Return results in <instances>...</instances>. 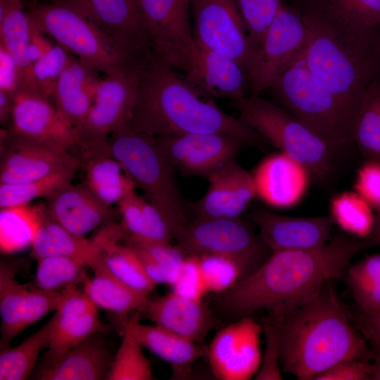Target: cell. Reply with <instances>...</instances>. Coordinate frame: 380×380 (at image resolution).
Segmentation results:
<instances>
[{
  "label": "cell",
  "mask_w": 380,
  "mask_h": 380,
  "mask_svg": "<svg viewBox=\"0 0 380 380\" xmlns=\"http://www.w3.org/2000/svg\"><path fill=\"white\" fill-rule=\"evenodd\" d=\"M27 13L42 32L103 75L150 60L129 56L82 13L59 0L51 4H32Z\"/></svg>",
  "instance_id": "cell-8"
},
{
  "label": "cell",
  "mask_w": 380,
  "mask_h": 380,
  "mask_svg": "<svg viewBox=\"0 0 380 380\" xmlns=\"http://www.w3.org/2000/svg\"><path fill=\"white\" fill-rule=\"evenodd\" d=\"M368 238L373 241L375 246H380V210L376 211L374 214L372 231Z\"/></svg>",
  "instance_id": "cell-59"
},
{
  "label": "cell",
  "mask_w": 380,
  "mask_h": 380,
  "mask_svg": "<svg viewBox=\"0 0 380 380\" xmlns=\"http://www.w3.org/2000/svg\"><path fill=\"white\" fill-rule=\"evenodd\" d=\"M331 281L304 304L274 315L280 329L281 367L297 379H315L341 361L370 362L374 356V350L350 324Z\"/></svg>",
  "instance_id": "cell-4"
},
{
  "label": "cell",
  "mask_w": 380,
  "mask_h": 380,
  "mask_svg": "<svg viewBox=\"0 0 380 380\" xmlns=\"http://www.w3.org/2000/svg\"><path fill=\"white\" fill-rule=\"evenodd\" d=\"M259 234L274 251L310 250L329 241L334 224L330 215L303 217L283 215L256 208L248 215Z\"/></svg>",
  "instance_id": "cell-20"
},
{
  "label": "cell",
  "mask_w": 380,
  "mask_h": 380,
  "mask_svg": "<svg viewBox=\"0 0 380 380\" xmlns=\"http://www.w3.org/2000/svg\"><path fill=\"white\" fill-rule=\"evenodd\" d=\"M354 327L364 336L374 351H380V310L354 315Z\"/></svg>",
  "instance_id": "cell-55"
},
{
  "label": "cell",
  "mask_w": 380,
  "mask_h": 380,
  "mask_svg": "<svg viewBox=\"0 0 380 380\" xmlns=\"http://www.w3.org/2000/svg\"><path fill=\"white\" fill-rule=\"evenodd\" d=\"M256 196L252 174L236 160L230 163V189L225 218H238Z\"/></svg>",
  "instance_id": "cell-46"
},
{
  "label": "cell",
  "mask_w": 380,
  "mask_h": 380,
  "mask_svg": "<svg viewBox=\"0 0 380 380\" xmlns=\"http://www.w3.org/2000/svg\"><path fill=\"white\" fill-rule=\"evenodd\" d=\"M272 101L336 149L353 142L355 119L298 59L270 89Z\"/></svg>",
  "instance_id": "cell-6"
},
{
  "label": "cell",
  "mask_w": 380,
  "mask_h": 380,
  "mask_svg": "<svg viewBox=\"0 0 380 380\" xmlns=\"http://www.w3.org/2000/svg\"><path fill=\"white\" fill-rule=\"evenodd\" d=\"M134 249L148 275L156 284L172 285L188 255L172 242H155L126 236L122 240Z\"/></svg>",
  "instance_id": "cell-35"
},
{
  "label": "cell",
  "mask_w": 380,
  "mask_h": 380,
  "mask_svg": "<svg viewBox=\"0 0 380 380\" xmlns=\"http://www.w3.org/2000/svg\"><path fill=\"white\" fill-rule=\"evenodd\" d=\"M1 135L0 184L25 183L80 164L64 148L19 137L5 129Z\"/></svg>",
  "instance_id": "cell-17"
},
{
  "label": "cell",
  "mask_w": 380,
  "mask_h": 380,
  "mask_svg": "<svg viewBox=\"0 0 380 380\" xmlns=\"http://www.w3.org/2000/svg\"><path fill=\"white\" fill-rule=\"evenodd\" d=\"M46 35L30 19L28 53L32 63L47 53L54 46Z\"/></svg>",
  "instance_id": "cell-57"
},
{
  "label": "cell",
  "mask_w": 380,
  "mask_h": 380,
  "mask_svg": "<svg viewBox=\"0 0 380 380\" xmlns=\"http://www.w3.org/2000/svg\"><path fill=\"white\" fill-rule=\"evenodd\" d=\"M354 189L372 208L380 210V161L366 160L357 170Z\"/></svg>",
  "instance_id": "cell-49"
},
{
  "label": "cell",
  "mask_w": 380,
  "mask_h": 380,
  "mask_svg": "<svg viewBox=\"0 0 380 380\" xmlns=\"http://www.w3.org/2000/svg\"><path fill=\"white\" fill-rule=\"evenodd\" d=\"M174 240L188 255L216 254L234 260L242 270V279L272 253L260 234L241 217L193 218L179 229Z\"/></svg>",
  "instance_id": "cell-9"
},
{
  "label": "cell",
  "mask_w": 380,
  "mask_h": 380,
  "mask_svg": "<svg viewBox=\"0 0 380 380\" xmlns=\"http://www.w3.org/2000/svg\"><path fill=\"white\" fill-rule=\"evenodd\" d=\"M80 164L64 167L44 177L28 182L0 184V207L27 203L35 198H46L58 189L71 182Z\"/></svg>",
  "instance_id": "cell-39"
},
{
  "label": "cell",
  "mask_w": 380,
  "mask_h": 380,
  "mask_svg": "<svg viewBox=\"0 0 380 380\" xmlns=\"http://www.w3.org/2000/svg\"><path fill=\"white\" fill-rule=\"evenodd\" d=\"M108 139H80L74 154L84 173V186L101 202L118 204L135 184L111 156Z\"/></svg>",
  "instance_id": "cell-23"
},
{
  "label": "cell",
  "mask_w": 380,
  "mask_h": 380,
  "mask_svg": "<svg viewBox=\"0 0 380 380\" xmlns=\"http://www.w3.org/2000/svg\"><path fill=\"white\" fill-rule=\"evenodd\" d=\"M15 94L0 91V122L11 127L12 113Z\"/></svg>",
  "instance_id": "cell-58"
},
{
  "label": "cell",
  "mask_w": 380,
  "mask_h": 380,
  "mask_svg": "<svg viewBox=\"0 0 380 380\" xmlns=\"http://www.w3.org/2000/svg\"><path fill=\"white\" fill-rule=\"evenodd\" d=\"M0 3L4 8L0 13V44L11 53L18 66L20 89L27 90L32 65L28 53V13L23 8V0H0Z\"/></svg>",
  "instance_id": "cell-34"
},
{
  "label": "cell",
  "mask_w": 380,
  "mask_h": 380,
  "mask_svg": "<svg viewBox=\"0 0 380 380\" xmlns=\"http://www.w3.org/2000/svg\"><path fill=\"white\" fill-rule=\"evenodd\" d=\"M71 57L66 49L54 44L47 53L32 63L27 91L53 101L56 85Z\"/></svg>",
  "instance_id": "cell-43"
},
{
  "label": "cell",
  "mask_w": 380,
  "mask_h": 380,
  "mask_svg": "<svg viewBox=\"0 0 380 380\" xmlns=\"http://www.w3.org/2000/svg\"><path fill=\"white\" fill-rule=\"evenodd\" d=\"M141 312L130 315L125 327L140 344L167 362L177 375L190 372L199 359L207 356L208 347L194 343L158 325L139 322Z\"/></svg>",
  "instance_id": "cell-30"
},
{
  "label": "cell",
  "mask_w": 380,
  "mask_h": 380,
  "mask_svg": "<svg viewBox=\"0 0 380 380\" xmlns=\"http://www.w3.org/2000/svg\"><path fill=\"white\" fill-rule=\"evenodd\" d=\"M176 170L186 176L205 177L230 161L247 146L237 138L218 134L155 137Z\"/></svg>",
  "instance_id": "cell-16"
},
{
  "label": "cell",
  "mask_w": 380,
  "mask_h": 380,
  "mask_svg": "<svg viewBox=\"0 0 380 380\" xmlns=\"http://www.w3.org/2000/svg\"><path fill=\"white\" fill-rule=\"evenodd\" d=\"M262 326L250 317L221 329L208 347L207 356L214 376L221 380H246L261 362L260 334Z\"/></svg>",
  "instance_id": "cell-15"
},
{
  "label": "cell",
  "mask_w": 380,
  "mask_h": 380,
  "mask_svg": "<svg viewBox=\"0 0 380 380\" xmlns=\"http://www.w3.org/2000/svg\"><path fill=\"white\" fill-rule=\"evenodd\" d=\"M350 18L369 26L380 25V0H326Z\"/></svg>",
  "instance_id": "cell-50"
},
{
  "label": "cell",
  "mask_w": 380,
  "mask_h": 380,
  "mask_svg": "<svg viewBox=\"0 0 380 380\" xmlns=\"http://www.w3.org/2000/svg\"><path fill=\"white\" fill-rule=\"evenodd\" d=\"M143 312L156 325L199 345L213 328L215 319L202 299L182 296L172 291L149 300Z\"/></svg>",
  "instance_id": "cell-26"
},
{
  "label": "cell",
  "mask_w": 380,
  "mask_h": 380,
  "mask_svg": "<svg viewBox=\"0 0 380 380\" xmlns=\"http://www.w3.org/2000/svg\"><path fill=\"white\" fill-rule=\"evenodd\" d=\"M315 380H370L372 364L362 360L341 361L317 376Z\"/></svg>",
  "instance_id": "cell-52"
},
{
  "label": "cell",
  "mask_w": 380,
  "mask_h": 380,
  "mask_svg": "<svg viewBox=\"0 0 380 380\" xmlns=\"http://www.w3.org/2000/svg\"><path fill=\"white\" fill-rule=\"evenodd\" d=\"M132 129L152 137L218 134L265 151L270 144L243 122L224 112L184 74L152 57L144 71L132 115Z\"/></svg>",
  "instance_id": "cell-3"
},
{
  "label": "cell",
  "mask_w": 380,
  "mask_h": 380,
  "mask_svg": "<svg viewBox=\"0 0 380 380\" xmlns=\"http://www.w3.org/2000/svg\"><path fill=\"white\" fill-rule=\"evenodd\" d=\"M100 73L72 56L56 85L53 101L63 118L78 131L84 124L102 78Z\"/></svg>",
  "instance_id": "cell-29"
},
{
  "label": "cell",
  "mask_w": 380,
  "mask_h": 380,
  "mask_svg": "<svg viewBox=\"0 0 380 380\" xmlns=\"http://www.w3.org/2000/svg\"><path fill=\"white\" fill-rule=\"evenodd\" d=\"M196 256L208 293H223L243 277L240 266L229 258L216 254Z\"/></svg>",
  "instance_id": "cell-45"
},
{
  "label": "cell",
  "mask_w": 380,
  "mask_h": 380,
  "mask_svg": "<svg viewBox=\"0 0 380 380\" xmlns=\"http://www.w3.org/2000/svg\"><path fill=\"white\" fill-rule=\"evenodd\" d=\"M251 174L256 196L279 209L296 205L305 195L311 179L303 164L281 151L265 157Z\"/></svg>",
  "instance_id": "cell-22"
},
{
  "label": "cell",
  "mask_w": 380,
  "mask_h": 380,
  "mask_svg": "<svg viewBox=\"0 0 380 380\" xmlns=\"http://www.w3.org/2000/svg\"><path fill=\"white\" fill-rule=\"evenodd\" d=\"M375 246L369 238L338 235L322 247L274 251L248 276L223 293L222 308L234 318L259 310L281 315L300 306L332 279L342 278L352 259Z\"/></svg>",
  "instance_id": "cell-1"
},
{
  "label": "cell",
  "mask_w": 380,
  "mask_h": 380,
  "mask_svg": "<svg viewBox=\"0 0 380 380\" xmlns=\"http://www.w3.org/2000/svg\"><path fill=\"white\" fill-rule=\"evenodd\" d=\"M353 142L366 160L380 161V75L367 87L356 120Z\"/></svg>",
  "instance_id": "cell-37"
},
{
  "label": "cell",
  "mask_w": 380,
  "mask_h": 380,
  "mask_svg": "<svg viewBox=\"0 0 380 380\" xmlns=\"http://www.w3.org/2000/svg\"><path fill=\"white\" fill-rule=\"evenodd\" d=\"M148 61L104 75L84 124L79 129L80 139H107L114 130L129 122Z\"/></svg>",
  "instance_id": "cell-13"
},
{
  "label": "cell",
  "mask_w": 380,
  "mask_h": 380,
  "mask_svg": "<svg viewBox=\"0 0 380 380\" xmlns=\"http://www.w3.org/2000/svg\"><path fill=\"white\" fill-rule=\"evenodd\" d=\"M142 347L129 329L125 327L121 344L112 361L106 379H153L151 366Z\"/></svg>",
  "instance_id": "cell-41"
},
{
  "label": "cell",
  "mask_w": 380,
  "mask_h": 380,
  "mask_svg": "<svg viewBox=\"0 0 380 380\" xmlns=\"http://www.w3.org/2000/svg\"><path fill=\"white\" fill-rule=\"evenodd\" d=\"M54 315L18 346L1 350L0 380H24L33 372L40 352L49 346Z\"/></svg>",
  "instance_id": "cell-36"
},
{
  "label": "cell",
  "mask_w": 380,
  "mask_h": 380,
  "mask_svg": "<svg viewBox=\"0 0 380 380\" xmlns=\"http://www.w3.org/2000/svg\"><path fill=\"white\" fill-rule=\"evenodd\" d=\"M297 9L308 30L299 59L357 120L368 85L380 75V25L360 23L326 0H302Z\"/></svg>",
  "instance_id": "cell-2"
},
{
  "label": "cell",
  "mask_w": 380,
  "mask_h": 380,
  "mask_svg": "<svg viewBox=\"0 0 380 380\" xmlns=\"http://www.w3.org/2000/svg\"><path fill=\"white\" fill-rule=\"evenodd\" d=\"M197 45V44H196ZM198 53L186 80L212 99H227L236 106L247 99L250 87L246 71L233 59L197 45Z\"/></svg>",
  "instance_id": "cell-24"
},
{
  "label": "cell",
  "mask_w": 380,
  "mask_h": 380,
  "mask_svg": "<svg viewBox=\"0 0 380 380\" xmlns=\"http://www.w3.org/2000/svg\"><path fill=\"white\" fill-rule=\"evenodd\" d=\"M50 217L69 232L84 236L101 224L111 222L115 212L84 184L71 182L45 198Z\"/></svg>",
  "instance_id": "cell-25"
},
{
  "label": "cell",
  "mask_w": 380,
  "mask_h": 380,
  "mask_svg": "<svg viewBox=\"0 0 380 380\" xmlns=\"http://www.w3.org/2000/svg\"><path fill=\"white\" fill-rule=\"evenodd\" d=\"M8 131L70 151L80 139L78 129L63 118L53 101L23 89L15 93L11 127Z\"/></svg>",
  "instance_id": "cell-19"
},
{
  "label": "cell",
  "mask_w": 380,
  "mask_h": 380,
  "mask_svg": "<svg viewBox=\"0 0 380 380\" xmlns=\"http://www.w3.org/2000/svg\"><path fill=\"white\" fill-rule=\"evenodd\" d=\"M99 334L68 350L59 359L44 362L34 374L40 380L106 379L112 358Z\"/></svg>",
  "instance_id": "cell-27"
},
{
  "label": "cell",
  "mask_w": 380,
  "mask_h": 380,
  "mask_svg": "<svg viewBox=\"0 0 380 380\" xmlns=\"http://www.w3.org/2000/svg\"><path fill=\"white\" fill-rule=\"evenodd\" d=\"M172 291L182 296L200 300L208 293L196 255H188L172 285Z\"/></svg>",
  "instance_id": "cell-48"
},
{
  "label": "cell",
  "mask_w": 380,
  "mask_h": 380,
  "mask_svg": "<svg viewBox=\"0 0 380 380\" xmlns=\"http://www.w3.org/2000/svg\"><path fill=\"white\" fill-rule=\"evenodd\" d=\"M75 8L129 56L152 58L151 44L134 0H59Z\"/></svg>",
  "instance_id": "cell-18"
},
{
  "label": "cell",
  "mask_w": 380,
  "mask_h": 380,
  "mask_svg": "<svg viewBox=\"0 0 380 380\" xmlns=\"http://www.w3.org/2000/svg\"><path fill=\"white\" fill-rule=\"evenodd\" d=\"M231 162L204 177L208 182L205 194L198 200L189 201L190 213L194 218H225L229 197Z\"/></svg>",
  "instance_id": "cell-42"
},
{
  "label": "cell",
  "mask_w": 380,
  "mask_h": 380,
  "mask_svg": "<svg viewBox=\"0 0 380 380\" xmlns=\"http://www.w3.org/2000/svg\"><path fill=\"white\" fill-rule=\"evenodd\" d=\"M360 311L371 313L380 310V279L350 289Z\"/></svg>",
  "instance_id": "cell-56"
},
{
  "label": "cell",
  "mask_w": 380,
  "mask_h": 380,
  "mask_svg": "<svg viewBox=\"0 0 380 380\" xmlns=\"http://www.w3.org/2000/svg\"><path fill=\"white\" fill-rule=\"evenodd\" d=\"M20 87L18 66L11 53L0 44V91L15 94Z\"/></svg>",
  "instance_id": "cell-54"
},
{
  "label": "cell",
  "mask_w": 380,
  "mask_h": 380,
  "mask_svg": "<svg viewBox=\"0 0 380 380\" xmlns=\"http://www.w3.org/2000/svg\"><path fill=\"white\" fill-rule=\"evenodd\" d=\"M330 215L343 232L353 236L366 239L372 231L374 214L370 205L356 191H344L333 196Z\"/></svg>",
  "instance_id": "cell-38"
},
{
  "label": "cell",
  "mask_w": 380,
  "mask_h": 380,
  "mask_svg": "<svg viewBox=\"0 0 380 380\" xmlns=\"http://www.w3.org/2000/svg\"><path fill=\"white\" fill-rule=\"evenodd\" d=\"M46 211V203L1 208V252L14 253L32 246Z\"/></svg>",
  "instance_id": "cell-33"
},
{
  "label": "cell",
  "mask_w": 380,
  "mask_h": 380,
  "mask_svg": "<svg viewBox=\"0 0 380 380\" xmlns=\"http://www.w3.org/2000/svg\"><path fill=\"white\" fill-rule=\"evenodd\" d=\"M153 57L189 72L198 53L190 23L191 0H134Z\"/></svg>",
  "instance_id": "cell-10"
},
{
  "label": "cell",
  "mask_w": 380,
  "mask_h": 380,
  "mask_svg": "<svg viewBox=\"0 0 380 380\" xmlns=\"http://www.w3.org/2000/svg\"><path fill=\"white\" fill-rule=\"evenodd\" d=\"M19 263L1 260L0 265V349L10 347L11 341L31 324L56 311L64 291H46L21 284L15 279Z\"/></svg>",
  "instance_id": "cell-14"
},
{
  "label": "cell",
  "mask_w": 380,
  "mask_h": 380,
  "mask_svg": "<svg viewBox=\"0 0 380 380\" xmlns=\"http://www.w3.org/2000/svg\"><path fill=\"white\" fill-rule=\"evenodd\" d=\"M372 361V380H380V351H374Z\"/></svg>",
  "instance_id": "cell-60"
},
{
  "label": "cell",
  "mask_w": 380,
  "mask_h": 380,
  "mask_svg": "<svg viewBox=\"0 0 380 380\" xmlns=\"http://www.w3.org/2000/svg\"><path fill=\"white\" fill-rule=\"evenodd\" d=\"M308 30L297 8L281 5L248 72L251 96L270 89L303 53Z\"/></svg>",
  "instance_id": "cell-11"
},
{
  "label": "cell",
  "mask_w": 380,
  "mask_h": 380,
  "mask_svg": "<svg viewBox=\"0 0 380 380\" xmlns=\"http://www.w3.org/2000/svg\"><path fill=\"white\" fill-rule=\"evenodd\" d=\"M31 247L30 255L37 260L51 256H67L83 260L87 267L101 251L96 236L88 239L69 232L53 221L47 210Z\"/></svg>",
  "instance_id": "cell-32"
},
{
  "label": "cell",
  "mask_w": 380,
  "mask_h": 380,
  "mask_svg": "<svg viewBox=\"0 0 380 380\" xmlns=\"http://www.w3.org/2000/svg\"><path fill=\"white\" fill-rule=\"evenodd\" d=\"M262 329L265 337V348L254 379H283L281 371L280 329L277 317L270 315L265 318Z\"/></svg>",
  "instance_id": "cell-47"
},
{
  "label": "cell",
  "mask_w": 380,
  "mask_h": 380,
  "mask_svg": "<svg viewBox=\"0 0 380 380\" xmlns=\"http://www.w3.org/2000/svg\"><path fill=\"white\" fill-rule=\"evenodd\" d=\"M196 44L237 62L248 72L253 53L235 0H191Z\"/></svg>",
  "instance_id": "cell-12"
},
{
  "label": "cell",
  "mask_w": 380,
  "mask_h": 380,
  "mask_svg": "<svg viewBox=\"0 0 380 380\" xmlns=\"http://www.w3.org/2000/svg\"><path fill=\"white\" fill-rule=\"evenodd\" d=\"M86 263L78 258L51 256L37 260L34 286L46 291H61L84 280Z\"/></svg>",
  "instance_id": "cell-40"
},
{
  "label": "cell",
  "mask_w": 380,
  "mask_h": 380,
  "mask_svg": "<svg viewBox=\"0 0 380 380\" xmlns=\"http://www.w3.org/2000/svg\"><path fill=\"white\" fill-rule=\"evenodd\" d=\"M239 118L271 145L303 164L311 178L327 184L334 175L337 149L272 100L250 96L234 106Z\"/></svg>",
  "instance_id": "cell-7"
},
{
  "label": "cell",
  "mask_w": 380,
  "mask_h": 380,
  "mask_svg": "<svg viewBox=\"0 0 380 380\" xmlns=\"http://www.w3.org/2000/svg\"><path fill=\"white\" fill-rule=\"evenodd\" d=\"M63 291V300L54 314V325L44 362L57 360L72 346L95 334L106 332L110 328L100 319L97 306L76 285Z\"/></svg>",
  "instance_id": "cell-21"
},
{
  "label": "cell",
  "mask_w": 380,
  "mask_h": 380,
  "mask_svg": "<svg viewBox=\"0 0 380 380\" xmlns=\"http://www.w3.org/2000/svg\"><path fill=\"white\" fill-rule=\"evenodd\" d=\"M88 267L93 270L94 277H86L83 291L97 308L106 311L121 325L123 333L129 315L142 312L150 299L114 276L103 262L101 251Z\"/></svg>",
  "instance_id": "cell-28"
},
{
  "label": "cell",
  "mask_w": 380,
  "mask_h": 380,
  "mask_svg": "<svg viewBox=\"0 0 380 380\" xmlns=\"http://www.w3.org/2000/svg\"><path fill=\"white\" fill-rule=\"evenodd\" d=\"M142 200L135 189L125 196L117 204L122 219L121 225L127 236L139 238L142 232Z\"/></svg>",
  "instance_id": "cell-51"
},
{
  "label": "cell",
  "mask_w": 380,
  "mask_h": 380,
  "mask_svg": "<svg viewBox=\"0 0 380 380\" xmlns=\"http://www.w3.org/2000/svg\"><path fill=\"white\" fill-rule=\"evenodd\" d=\"M346 274L350 289L380 279V254L367 255L349 265Z\"/></svg>",
  "instance_id": "cell-53"
},
{
  "label": "cell",
  "mask_w": 380,
  "mask_h": 380,
  "mask_svg": "<svg viewBox=\"0 0 380 380\" xmlns=\"http://www.w3.org/2000/svg\"><path fill=\"white\" fill-rule=\"evenodd\" d=\"M127 232L122 226L108 223L96 235L101 246L103 262L118 279L133 290L147 295L156 286L148 275L139 255L127 243L121 244Z\"/></svg>",
  "instance_id": "cell-31"
},
{
  "label": "cell",
  "mask_w": 380,
  "mask_h": 380,
  "mask_svg": "<svg viewBox=\"0 0 380 380\" xmlns=\"http://www.w3.org/2000/svg\"><path fill=\"white\" fill-rule=\"evenodd\" d=\"M108 144L111 156L135 186L144 191L147 201L165 216L175 236L191 215L189 201L178 187L176 170L155 137L126 124L110 134Z\"/></svg>",
  "instance_id": "cell-5"
},
{
  "label": "cell",
  "mask_w": 380,
  "mask_h": 380,
  "mask_svg": "<svg viewBox=\"0 0 380 380\" xmlns=\"http://www.w3.org/2000/svg\"><path fill=\"white\" fill-rule=\"evenodd\" d=\"M235 1L246 25L248 42L254 58L282 2L281 0H235Z\"/></svg>",
  "instance_id": "cell-44"
}]
</instances>
